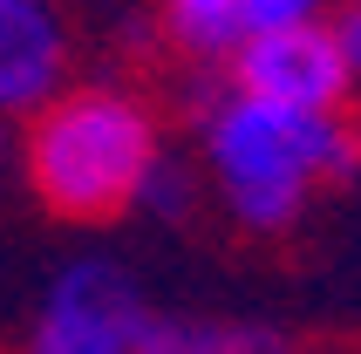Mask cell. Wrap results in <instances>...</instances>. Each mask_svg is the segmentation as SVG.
<instances>
[{
    "mask_svg": "<svg viewBox=\"0 0 361 354\" xmlns=\"http://www.w3.org/2000/svg\"><path fill=\"white\" fill-rule=\"evenodd\" d=\"M198 164L232 225L286 232L327 184L355 177L361 137L341 109H286L219 82L198 109Z\"/></svg>",
    "mask_w": 361,
    "mask_h": 354,
    "instance_id": "obj_1",
    "label": "cell"
},
{
    "mask_svg": "<svg viewBox=\"0 0 361 354\" xmlns=\"http://www.w3.org/2000/svg\"><path fill=\"white\" fill-rule=\"evenodd\" d=\"M20 177L41 212L68 225H109L150 197L164 171V123L157 109L123 82H68L35 116H20L14 137Z\"/></svg>",
    "mask_w": 361,
    "mask_h": 354,
    "instance_id": "obj_2",
    "label": "cell"
},
{
    "mask_svg": "<svg viewBox=\"0 0 361 354\" xmlns=\"http://www.w3.org/2000/svg\"><path fill=\"white\" fill-rule=\"evenodd\" d=\"M150 300L123 266L109 259H75L68 273L48 279L20 354H143L150 334Z\"/></svg>",
    "mask_w": 361,
    "mask_h": 354,
    "instance_id": "obj_3",
    "label": "cell"
},
{
    "mask_svg": "<svg viewBox=\"0 0 361 354\" xmlns=\"http://www.w3.org/2000/svg\"><path fill=\"white\" fill-rule=\"evenodd\" d=\"M225 82L245 89V96L286 102V109H341V102L355 96L348 61H341V48H334V28H327V20L245 35L239 48L225 55Z\"/></svg>",
    "mask_w": 361,
    "mask_h": 354,
    "instance_id": "obj_4",
    "label": "cell"
},
{
    "mask_svg": "<svg viewBox=\"0 0 361 354\" xmlns=\"http://www.w3.org/2000/svg\"><path fill=\"white\" fill-rule=\"evenodd\" d=\"M75 35L61 0H0V123L35 116L48 96L68 89Z\"/></svg>",
    "mask_w": 361,
    "mask_h": 354,
    "instance_id": "obj_5",
    "label": "cell"
},
{
    "mask_svg": "<svg viewBox=\"0 0 361 354\" xmlns=\"http://www.w3.org/2000/svg\"><path fill=\"white\" fill-rule=\"evenodd\" d=\"M157 28L198 61H225L245 41L239 0H157Z\"/></svg>",
    "mask_w": 361,
    "mask_h": 354,
    "instance_id": "obj_6",
    "label": "cell"
},
{
    "mask_svg": "<svg viewBox=\"0 0 361 354\" xmlns=\"http://www.w3.org/2000/svg\"><path fill=\"white\" fill-rule=\"evenodd\" d=\"M327 20V0H239L245 35H273V28H314Z\"/></svg>",
    "mask_w": 361,
    "mask_h": 354,
    "instance_id": "obj_7",
    "label": "cell"
},
{
    "mask_svg": "<svg viewBox=\"0 0 361 354\" xmlns=\"http://www.w3.org/2000/svg\"><path fill=\"white\" fill-rule=\"evenodd\" d=\"M327 28H334V48L348 61V82L361 89V0H348L341 14H327Z\"/></svg>",
    "mask_w": 361,
    "mask_h": 354,
    "instance_id": "obj_8",
    "label": "cell"
},
{
    "mask_svg": "<svg viewBox=\"0 0 361 354\" xmlns=\"http://www.w3.org/2000/svg\"><path fill=\"white\" fill-rule=\"evenodd\" d=\"M245 354H307V348H293V341H280V334H266V327H252Z\"/></svg>",
    "mask_w": 361,
    "mask_h": 354,
    "instance_id": "obj_9",
    "label": "cell"
},
{
    "mask_svg": "<svg viewBox=\"0 0 361 354\" xmlns=\"http://www.w3.org/2000/svg\"><path fill=\"white\" fill-rule=\"evenodd\" d=\"M7 150H14V137H7V123H0V164H7Z\"/></svg>",
    "mask_w": 361,
    "mask_h": 354,
    "instance_id": "obj_10",
    "label": "cell"
}]
</instances>
